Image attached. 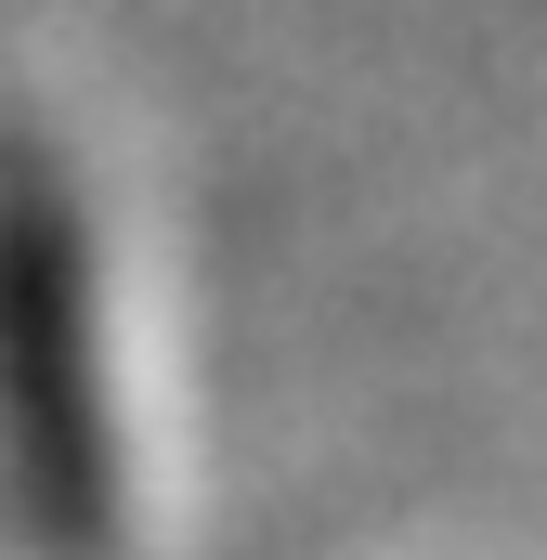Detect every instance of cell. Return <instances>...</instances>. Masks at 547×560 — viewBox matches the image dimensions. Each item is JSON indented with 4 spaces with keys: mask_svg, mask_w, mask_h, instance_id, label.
<instances>
[]
</instances>
